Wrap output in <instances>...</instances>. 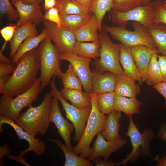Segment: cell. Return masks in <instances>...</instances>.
Here are the masks:
<instances>
[{"instance_id":"cell-7","label":"cell","mask_w":166,"mask_h":166,"mask_svg":"<svg viewBox=\"0 0 166 166\" xmlns=\"http://www.w3.org/2000/svg\"><path fill=\"white\" fill-rule=\"evenodd\" d=\"M41 80L38 78L29 89L16 96L15 98L2 95L0 98V115L15 121L22 110L31 105L41 92Z\"/></svg>"},{"instance_id":"cell-26","label":"cell","mask_w":166,"mask_h":166,"mask_svg":"<svg viewBox=\"0 0 166 166\" xmlns=\"http://www.w3.org/2000/svg\"><path fill=\"white\" fill-rule=\"evenodd\" d=\"M48 37L47 31L45 28L39 34L35 36L28 37L18 48L15 55L11 59L12 63L14 65H16L23 55L36 48L43 40Z\"/></svg>"},{"instance_id":"cell-53","label":"cell","mask_w":166,"mask_h":166,"mask_svg":"<svg viewBox=\"0 0 166 166\" xmlns=\"http://www.w3.org/2000/svg\"><path fill=\"white\" fill-rule=\"evenodd\" d=\"M152 1V0H141L140 6H143L147 5L151 2Z\"/></svg>"},{"instance_id":"cell-27","label":"cell","mask_w":166,"mask_h":166,"mask_svg":"<svg viewBox=\"0 0 166 166\" xmlns=\"http://www.w3.org/2000/svg\"><path fill=\"white\" fill-rule=\"evenodd\" d=\"M49 141L54 143L63 152L65 160V166H92V161L78 156L73 151L68 148L65 144L57 139H47Z\"/></svg>"},{"instance_id":"cell-20","label":"cell","mask_w":166,"mask_h":166,"mask_svg":"<svg viewBox=\"0 0 166 166\" xmlns=\"http://www.w3.org/2000/svg\"><path fill=\"white\" fill-rule=\"evenodd\" d=\"M121 116V112L116 110H113L106 116L104 128L100 133L107 141L115 142L122 139L119 134Z\"/></svg>"},{"instance_id":"cell-42","label":"cell","mask_w":166,"mask_h":166,"mask_svg":"<svg viewBox=\"0 0 166 166\" xmlns=\"http://www.w3.org/2000/svg\"><path fill=\"white\" fill-rule=\"evenodd\" d=\"M158 60L162 75L163 81H166V54L158 55Z\"/></svg>"},{"instance_id":"cell-2","label":"cell","mask_w":166,"mask_h":166,"mask_svg":"<svg viewBox=\"0 0 166 166\" xmlns=\"http://www.w3.org/2000/svg\"><path fill=\"white\" fill-rule=\"evenodd\" d=\"M52 93H46L41 103L37 106L32 105L27 110L20 113L14 121L32 136L39 133L43 136L47 133L50 125Z\"/></svg>"},{"instance_id":"cell-5","label":"cell","mask_w":166,"mask_h":166,"mask_svg":"<svg viewBox=\"0 0 166 166\" xmlns=\"http://www.w3.org/2000/svg\"><path fill=\"white\" fill-rule=\"evenodd\" d=\"M40 59V78L41 87L45 89L50 84L52 78H61L62 73L59 59L60 54L55 45L49 37L43 40L37 49Z\"/></svg>"},{"instance_id":"cell-17","label":"cell","mask_w":166,"mask_h":166,"mask_svg":"<svg viewBox=\"0 0 166 166\" xmlns=\"http://www.w3.org/2000/svg\"><path fill=\"white\" fill-rule=\"evenodd\" d=\"M136 65L145 82L148 67L151 57L154 53H159L156 48H152L146 46L137 45L130 47Z\"/></svg>"},{"instance_id":"cell-32","label":"cell","mask_w":166,"mask_h":166,"mask_svg":"<svg viewBox=\"0 0 166 166\" xmlns=\"http://www.w3.org/2000/svg\"><path fill=\"white\" fill-rule=\"evenodd\" d=\"M93 13L86 15H60L62 26L74 32L87 23L92 16Z\"/></svg>"},{"instance_id":"cell-31","label":"cell","mask_w":166,"mask_h":166,"mask_svg":"<svg viewBox=\"0 0 166 166\" xmlns=\"http://www.w3.org/2000/svg\"><path fill=\"white\" fill-rule=\"evenodd\" d=\"M163 81L157 53L153 54L148 65L145 82L153 86Z\"/></svg>"},{"instance_id":"cell-35","label":"cell","mask_w":166,"mask_h":166,"mask_svg":"<svg viewBox=\"0 0 166 166\" xmlns=\"http://www.w3.org/2000/svg\"><path fill=\"white\" fill-rule=\"evenodd\" d=\"M113 0H94L91 8L92 12L96 16L99 27V31H102V22L106 13L111 9Z\"/></svg>"},{"instance_id":"cell-14","label":"cell","mask_w":166,"mask_h":166,"mask_svg":"<svg viewBox=\"0 0 166 166\" xmlns=\"http://www.w3.org/2000/svg\"><path fill=\"white\" fill-rule=\"evenodd\" d=\"M58 100L53 96L51 102V110L50 115V123H53L57 129V132L63 139L65 144L70 150L73 151L71 140V134L74 127L69 123L67 119H65L60 111Z\"/></svg>"},{"instance_id":"cell-24","label":"cell","mask_w":166,"mask_h":166,"mask_svg":"<svg viewBox=\"0 0 166 166\" xmlns=\"http://www.w3.org/2000/svg\"><path fill=\"white\" fill-rule=\"evenodd\" d=\"M117 76V82L114 90L116 94L134 98L141 93L140 87L135 83L136 81L125 74Z\"/></svg>"},{"instance_id":"cell-30","label":"cell","mask_w":166,"mask_h":166,"mask_svg":"<svg viewBox=\"0 0 166 166\" xmlns=\"http://www.w3.org/2000/svg\"><path fill=\"white\" fill-rule=\"evenodd\" d=\"M100 41L97 42H81L77 41L72 53L80 56L97 60L100 57Z\"/></svg>"},{"instance_id":"cell-15","label":"cell","mask_w":166,"mask_h":166,"mask_svg":"<svg viewBox=\"0 0 166 166\" xmlns=\"http://www.w3.org/2000/svg\"><path fill=\"white\" fill-rule=\"evenodd\" d=\"M99 133L93 144L92 151L88 159L92 161L95 159L102 156L104 161H108L111 154L121 148L126 143V140L122 138L115 142H109L105 139Z\"/></svg>"},{"instance_id":"cell-22","label":"cell","mask_w":166,"mask_h":166,"mask_svg":"<svg viewBox=\"0 0 166 166\" xmlns=\"http://www.w3.org/2000/svg\"><path fill=\"white\" fill-rule=\"evenodd\" d=\"M99 23L95 14L89 21L80 29L74 32L77 41L81 42H97L99 41L97 33L99 30Z\"/></svg>"},{"instance_id":"cell-10","label":"cell","mask_w":166,"mask_h":166,"mask_svg":"<svg viewBox=\"0 0 166 166\" xmlns=\"http://www.w3.org/2000/svg\"><path fill=\"white\" fill-rule=\"evenodd\" d=\"M154 1L145 5L139 6L125 12L112 10L111 17L112 22L118 26L126 27L129 21L139 22L146 27L153 24Z\"/></svg>"},{"instance_id":"cell-18","label":"cell","mask_w":166,"mask_h":166,"mask_svg":"<svg viewBox=\"0 0 166 166\" xmlns=\"http://www.w3.org/2000/svg\"><path fill=\"white\" fill-rule=\"evenodd\" d=\"M118 45L120 50V62L124 74L142 84L143 82L141 74L135 63L130 47L121 43Z\"/></svg>"},{"instance_id":"cell-33","label":"cell","mask_w":166,"mask_h":166,"mask_svg":"<svg viewBox=\"0 0 166 166\" xmlns=\"http://www.w3.org/2000/svg\"><path fill=\"white\" fill-rule=\"evenodd\" d=\"M61 78L64 88L82 90V83L71 64L65 72L62 73Z\"/></svg>"},{"instance_id":"cell-19","label":"cell","mask_w":166,"mask_h":166,"mask_svg":"<svg viewBox=\"0 0 166 166\" xmlns=\"http://www.w3.org/2000/svg\"><path fill=\"white\" fill-rule=\"evenodd\" d=\"M118 78L117 75L110 72L104 74L93 73L92 91L97 94L114 91Z\"/></svg>"},{"instance_id":"cell-4","label":"cell","mask_w":166,"mask_h":166,"mask_svg":"<svg viewBox=\"0 0 166 166\" xmlns=\"http://www.w3.org/2000/svg\"><path fill=\"white\" fill-rule=\"evenodd\" d=\"M129 125L125 135L128 136L132 146L131 152L125 158L116 163V165L126 166L128 163L134 164L140 159L145 160L147 157L153 160L155 158L150 151V144L154 137L152 128H145L143 132L139 131L132 117L129 118Z\"/></svg>"},{"instance_id":"cell-3","label":"cell","mask_w":166,"mask_h":166,"mask_svg":"<svg viewBox=\"0 0 166 166\" xmlns=\"http://www.w3.org/2000/svg\"><path fill=\"white\" fill-rule=\"evenodd\" d=\"M91 97V108L90 114L82 136L73 151L82 157L89 159L92 151L90 147L94 136L104 128L106 116L99 109L96 102L97 93L92 91L89 93Z\"/></svg>"},{"instance_id":"cell-36","label":"cell","mask_w":166,"mask_h":166,"mask_svg":"<svg viewBox=\"0 0 166 166\" xmlns=\"http://www.w3.org/2000/svg\"><path fill=\"white\" fill-rule=\"evenodd\" d=\"M10 0H0V13L1 14L6 15L10 21H17L19 14L16 9L12 6Z\"/></svg>"},{"instance_id":"cell-55","label":"cell","mask_w":166,"mask_h":166,"mask_svg":"<svg viewBox=\"0 0 166 166\" xmlns=\"http://www.w3.org/2000/svg\"><path fill=\"white\" fill-rule=\"evenodd\" d=\"M164 8L166 9V0L164 1Z\"/></svg>"},{"instance_id":"cell-8","label":"cell","mask_w":166,"mask_h":166,"mask_svg":"<svg viewBox=\"0 0 166 166\" xmlns=\"http://www.w3.org/2000/svg\"><path fill=\"white\" fill-rule=\"evenodd\" d=\"M101 46L100 59L94 63L101 73L108 71L117 76L124 74L120 62V50L118 44L113 43L109 36L102 31L98 34Z\"/></svg>"},{"instance_id":"cell-1","label":"cell","mask_w":166,"mask_h":166,"mask_svg":"<svg viewBox=\"0 0 166 166\" xmlns=\"http://www.w3.org/2000/svg\"><path fill=\"white\" fill-rule=\"evenodd\" d=\"M3 88L2 95L13 97L29 89L35 83L40 69V59L36 48L23 55Z\"/></svg>"},{"instance_id":"cell-25","label":"cell","mask_w":166,"mask_h":166,"mask_svg":"<svg viewBox=\"0 0 166 166\" xmlns=\"http://www.w3.org/2000/svg\"><path fill=\"white\" fill-rule=\"evenodd\" d=\"M142 102L136 97L129 98L116 94L114 110L125 113L128 118L133 114L140 113V107Z\"/></svg>"},{"instance_id":"cell-45","label":"cell","mask_w":166,"mask_h":166,"mask_svg":"<svg viewBox=\"0 0 166 166\" xmlns=\"http://www.w3.org/2000/svg\"><path fill=\"white\" fill-rule=\"evenodd\" d=\"M10 153L8 145L7 144L0 146V166H2L4 165L5 156L9 154Z\"/></svg>"},{"instance_id":"cell-21","label":"cell","mask_w":166,"mask_h":166,"mask_svg":"<svg viewBox=\"0 0 166 166\" xmlns=\"http://www.w3.org/2000/svg\"><path fill=\"white\" fill-rule=\"evenodd\" d=\"M36 26L29 22L20 26H17L10 42V57L12 59L18 48L28 37L38 35Z\"/></svg>"},{"instance_id":"cell-41","label":"cell","mask_w":166,"mask_h":166,"mask_svg":"<svg viewBox=\"0 0 166 166\" xmlns=\"http://www.w3.org/2000/svg\"><path fill=\"white\" fill-rule=\"evenodd\" d=\"M12 62L0 63V77L8 76L13 73L15 67Z\"/></svg>"},{"instance_id":"cell-40","label":"cell","mask_w":166,"mask_h":166,"mask_svg":"<svg viewBox=\"0 0 166 166\" xmlns=\"http://www.w3.org/2000/svg\"><path fill=\"white\" fill-rule=\"evenodd\" d=\"M17 26L16 25H12L10 24L0 30L1 34L5 41L4 43L0 50L2 52L4 50L8 42L9 41L10 42H11L16 29Z\"/></svg>"},{"instance_id":"cell-9","label":"cell","mask_w":166,"mask_h":166,"mask_svg":"<svg viewBox=\"0 0 166 166\" xmlns=\"http://www.w3.org/2000/svg\"><path fill=\"white\" fill-rule=\"evenodd\" d=\"M53 77L50 84L51 92L61 102L65 112L67 118L71 121L75 130L74 140L78 141L85 128L87 121L90 113L91 107L85 109L78 108L67 102L62 97L56 86Z\"/></svg>"},{"instance_id":"cell-16","label":"cell","mask_w":166,"mask_h":166,"mask_svg":"<svg viewBox=\"0 0 166 166\" xmlns=\"http://www.w3.org/2000/svg\"><path fill=\"white\" fill-rule=\"evenodd\" d=\"M12 3L19 14V18L16 24L18 26H22L29 22L36 26L43 19L41 8L39 3L28 4L20 1Z\"/></svg>"},{"instance_id":"cell-43","label":"cell","mask_w":166,"mask_h":166,"mask_svg":"<svg viewBox=\"0 0 166 166\" xmlns=\"http://www.w3.org/2000/svg\"><path fill=\"white\" fill-rule=\"evenodd\" d=\"M156 136L163 141H166V121H162L160 123Z\"/></svg>"},{"instance_id":"cell-48","label":"cell","mask_w":166,"mask_h":166,"mask_svg":"<svg viewBox=\"0 0 166 166\" xmlns=\"http://www.w3.org/2000/svg\"><path fill=\"white\" fill-rule=\"evenodd\" d=\"M156 162V166H166V155L160 158L158 155L155 157L153 160Z\"/></svg>"},{"instance_id":"cell-44","label":"cell","mask_w":166,"mask_h":166,"mask_svg":"<svg viewBox=\"0 0 166 166\" xmlns=\"http://www.w3.org/2000/svg\"><path fill=\"white\" fill-rule=\"evenodd\" d=\"M165 99V106L166 109V81H163L153 87Z\"/></svg>"},{"instance_id":"cell-29","label":"cell","mask_w":166,"mask_h":166,"mask_svg":"<svg viewBox=\"0 0 166 166\" xmlns=\"http://www.w3.org/2000/svg\"><path fill=\"white\" fill-rule=\"evenodd\" d=\"M146 28L159 53L166 54V24L163 23L152 24Z\"/></svg>"},{"instance_id":"cell-6","label":"cell","mask_w":166,"mask_h":166,"mask_svg":"<svg viewBox=\"0 0 166 166\" xmlns=\"http://www.w3.org/2000/svg\"><path fill=\"white\" fill-rule=\"evenodd\" d=\"M132 26L134 30H127L121 26H105L102 27V31L109 33L114 40L129 47L143 45L156 48L152 38L147 30L146 27L136 22H134Z\"/></svg>"},{"instance_id":"cell-12","label":"cell","mask_w":166,"mask_h":166,"mask_svg":"<svg viewBox=\"0 0 166 166\" xmlns=\"http://www.w3.org/2000/svg\"><path fill=\"white\" fill-rule=\"evenodd\" d=\"M43 24L60 54L72 52L77 41L74 32L48 21L44 20Z\"/></svg>"},{"instance_id":"cell-23","label":"cell","mask_w":166,"mask_h":166,"mask_svg":"<svg viewBox=\"0 0 166 166\" xmlns=\"http://www.w3.org/2000/svg\"><path fill=\"white\" fill-rule=\"evenodd\" d=\"M62 97L66 101L69 100L72 104L80 109L91 107V97L89 93L82 90L64 88L59 91Z\"/></svg>"},{"instance_id":"cell-37","label":"cell","mask_w":166,"mask_h":166,"mask_svg":"<svg viewBox=\"0 0 166 166\" xmlns=\"http://www.w3.org/2000/svg\"><path fill=\"white\" fill-rule=\"evenodd\" d=\"M153 24L163 23L166 24V9L161 0L154 1Z\"/></svg>"},{"instance_id":"cell-11","label":"cell","mask_w":166,"mask_h":166,"mask_svg":"<svg viewBox=\"0 0 166 166\" xmlns=\"http://www.w3.org/2000/svg\"><path fill=\"white\" fill-rule=\"evenodd\" d=\"M7 124L12 127L18 136L19 140H24L29 143V147L26 149L19 152L17 156H13L12 159L26 166H30L25 161L23 156L27 152L33 151L37 156H40L42 155L46 150V143L42 140H38L28 133L16 124L13 120L0 115V132H3L2 126L3 124Z\"/></svg>"},{"instance_id":"cell-38","label":"cell","mask_w":166,"mask_h":166,"mask_svg":"<svg viewBox=\"0 0 166 166\" xmlns=\"http://www.w3.org/2000/svg\"><path fill=\"white\" fill-rule=\"evenodd\" d=\"M141 0H113V10L120 12L127 11L140 6Z\"/></svg>"},{"instance_id":"cell-54","label":"cell","mask_w":166,"mask_h":166,"mask_svg":"<svg viewBox=\"0 0 166 166\" xmlns=\"http://www.w3.org/2000/svg\"><path fill=\"white\" fill-rule=\"evenodd\" d=\"M21 0H10V1H11V3L15 2Z\"/></svg>"},{"instance_id":"cell-50","label":"cell","mask_w":166,"mask_h":166,"mask_svg":"<svg viewBox=\"0 0 166 166\" xmlns=\"http://www.w3.org/2000/svg\"><path fill=\"white\" fill-rule=\"evenodd\" d=\"M10 76V75H8L0 77V93L1 94Z\"/></svg>"},{"instance_id":"cell-47","label":"cell","mask_w":166,"mask_h":166,"mask_svg":"<svg viewBox=\"0 0 166 166\" xmlns=\"http://www.w3.org/2000/svg\"><path fill=\"white\" fill-rule=\"evenodd\" d=\"M44 3L43 6L45 11L48 9L56 6L57 5V0H44Z\"/></svg>"},{"instance_id":"cell-34","label":"cell","mask_w":166,"mask_h":166,"mask_svg":"<svg viewBox=\"0 0 166 166\" xmlns=\"http://www.w3.org/2000/svg\"><path fill=\"white\" fill-rule=\"evenodd\" d=\"M115 96L114 91L97 94V104L101 112L109 114L114 110Z\"/></svg>"},{"instance_id":"cell-52","label":"cell","mask_w":166,"mask_h":166,"mask_svg":"<svg viewBox=\"0 0 166 166\" xmlns=\"http://www.w3.org/2000/svg\"><path fill=\"white\" fill-rule=\"evenodd\" d=\"M21 1L23 3L28 4H34L38 2V0H22Z\"/></svg>"},{"instance_id":"cell-13","label":"cell","mask_w":166,"mask_h":166,"mask_svg":"<svg viewBox=\"0 0 166 166\" xmlns=\"http://www.w3.org/2000/svg\"><path fill=\"white\" fill-rule=\"evenodd\" d=\"M60 60L68 61L73 65L80 80L85 92L89 93L92 91V78L89 63L91 58L80 56L73 53L59 54Z\"/></svg>"},{"instance_id":"cell-28","label":"cell","mask_w":166,"mask_h":166,"mask_svg":"<svg viewBox=\"0 0 166 166\" xmlns=\"http://www.w3.org/2000/svg\"><path fill=\"white\" fill-rule=\"evenodd\" d=\"M56 7L60 15H86L93 12L92 10L86 7L75 0H57Z\"/></svg>"},{"instance_id":"cell-49","label":"cell","mask_w":166,"mask_h":166,"mask_svg":"<svg viewBox=\"0 0 166 166\" xmlns=\"http://www.w3.org/2000/svg\"><path fill=\"white\" fill-rule=\"evenodd\" d=\"M83 6L91 9L94 0H75Z\"/></svg>"},{"instance_id":"cell-39","label":"cell","mask_w":166,"mask_h":166,"mask_svg":"<svg viewBox=\"0 0 166 166\" xmlns=\"http://www.w3.org/2000/svg\"><path fill=\"white\" fill-rule=\"evenodd\" d=\"M43 20L56 24L59 27L62 26V22L59 11L55 6L45 11Z\"/></svg>"},{"instance_id":"cell-46","label":"cell","mask_w":166,"mask_h":166,"mask_svg":"<svg viewBox=\"0 0 166 166\" xmlns=\"http://www.w3.org/2000/svg\"><path fill=\"white\" fill-rule=\"evenodd\" d=\"M93 161L96 166H114L116 165V162L113 160L110 161H105L98 158Z\"/></svg>"},{"instance_id":"cell-56","label":"cell","mask_w":166,"mask_h":166,"mask_svg":"<svg viewBox=\"0 0 166 166\" xmlns=\"http://www.w3.org/2000/svg\"><path fill=\"white\" fill-rule=\"evenodd\" d=\"M42 0H38V2L39 3L41 2Z\"/></svg>"},{"instance_id":"cell-51","label":"cell","mask_w":166,"mask_h":166,"mask_svg":"<svg viewBox=\"0 0 166 166\" xmlns=\"http://www.w3.org/2000/svg\"><path fill=\"white\" fill-rule=\"evenodd\" d=\"M0 62L1 63H7L12 62V60L5 57L0 51Z\"/></svg>"}]
</instances>
